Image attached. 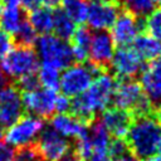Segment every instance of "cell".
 <instances>
[{"label":"cell","instance_id":"1","mask_svg":"<svg viewBox=\"0 0 161 161\" xmlns=\"http://www.w3.org/2000/svg\"><path fill=\"white\" fill-rule=\"evenodd\" d=\"M116 82L117 78L111 72H106L96 77L83 93L70 101L69 111H72V114L84 125L91 123L97 118V113L106 109L111 103Z\"/></svg>","mask_w":161,"mask_h":161},{"label":"cell","instance_id":"2","mask_svg":"<svg viewBox=\"0 0 161 161\" xmlns=\"http://www.w3.org/2000/svg\"><path fill=\"white\" fill-rule=\"evenodd\" d=\"M161 140V126L153 116L150 114L133 116L131 126L125 136V141L137 160H147L153 157Z\"/></svg>","mask_w":161,"mask_h":161},{"label":"cell","instance_id":"3","mask_svg":"<svg viewBox=\"0 0 161 161\" xmlns=\"http://www.w3.org/2000/svg\"><path fill=\"white\" fill-rule=\"evenodd\" d=\"M111 103L113 107L126 109L132 116L150 114L155 106L145 94L141 84L136 79H118L116 82Z\"/></svg>","mask_w":161,"mask_h":161},{"label":"cell","instance_id":"4","mask_svg":"<svg viewBox=\"0 0 161 161\" xmlns=\"http://www.w3.org/2000/svg\"><path fill=\"white\" fill-rule=\"evenodd\" d=\"M35 53L43 64L57 69H65L74 62L73 52L67 40L52 34H43L35 40Z\"/></svg>","mask_w":161,"mask_h":161},{"label":"cell","instance_id":"5","mask_svg":"<svg viewBox=\"0 0 161 161\" xmlns=\"http://www.w3.org/2000/svg\"><path fill=\"white\" fill-rule=\"evenodd\" d=\"M102 73L106 72L91 62H87L86 64H72L67 67L60 75L59 88L62 89L64 96L77 97L83 93L91 86L93 79Z\"/></svg>","mask_w":161,"mask_h":161},{"label":"cell","instance_id":"6","mask_svg":"<svg viewBox=\"0 0 161 161\" xmlns=\"http://www.w3.org/2000/svg\"><path fill=\"white\" fill-rule=\"evenodd\" d=\"M0 67L6 77L16 80L26 74L38 72V55L33 47H15L3 57Z\"/></svg>","mask_w":161,"mask_h":161},{"label":"cell","instance_id":"7","mask_svg":"<svg viewBox=\"0 0 161 161\" xmlns=\"http://www.w3.org/2000/svg\"><path fill=\"white\" fill-rule=\"evenodd\" d=\"M44 127L43 118L24 113L16 122L8 127L4 132V140L6 143L14 147H21L34 143Z\"/></svg>","mask_w":161,"mask_h":161},{"label":"cell","instance_id":"8","mask_svg":"<svg viewBox=\"0 0 161 161\" xmlns=\"http://www.w3.org/2000/svg\"><path fill=\"white\" fill-rule=\"evenodd\" d=\"M21 102L25 113L39 118H50L55 112L57 92L47 88H36L29 92H21Z\"/></svg>","mask_w":161,"mask_h":161},{"label":"cell","instance_id":"9","mask_svg":"<svg viewBox=\"0 0 161 161\" xmlns=\"http://www.w3.org/2000/svg\"><path fill=\"white\" fill-rule=\"evenodd\" d=\"M142 62L143 60L138 57L133 48L119 47L113 53L109 70H112V74L118 79H135L143 69L145 64Z\"/></svg>","mask_w":161,"mask_h":161},{"label":"cell","instance_id":"10","mask_svg":"<svg viewBox=\"0 0 161 161\" xmlns=\"http://www.w3.org/2000/svg\"><path fill=\"white\" fill-rule=\"evenodd\" d=\"M35 146L44 161H58L70 148L67 137L62 136L52 126L43 127L35 141Z\"/></svg>","mask_w":161,"mask_h":161},{"label":"cell","instance_id":"11","mask_svg":"<svg viewBox=\"0 0 161 161\" xmlns=\"http://www.w3.org/2000/svg\"><path fill=\"white\" fill-rule=\"evenodd\" d=\"M111 28V35L114 44L119 47H127L135 40L140 31H143V18L136 16L135 14L123 10L118 13Z\"/></svg>","mask_w":161,"mask_h":161},{"label":"cell","instance_id":"12","mask_svg":"<svg viewBox=\"0 0 161 161\" xmlns=\"http://www.w3.org/2000/svg\"><path fill=\"white\" fill-rule=\"evenodd\" d=\"M119 11V4L116 0H92L88 4L86 20L93 30H107L113 25Z\"/></svg>","mask_w":161,"mask_h":161},{"label":"cell","instance_id":"13","mask_svg":"<svg viewBox=\"0 0 161 161\" xmlns=\"http://www.w3.org/2000/svg\"><path fill=\"white\" fill-rule=\"evenodd\" d=\"M25 113L21 96L14 83H8L0 88V125L10 127Z\"/></svg>","mask_w":161,"mask_h":161},{"label":"cell","instance_id":"14","mask_svg":"<svg viewBox=\"0 0 161 161\" xmlns=\"http://www.w3.org/2000/svg\"><path fill=\"white\" fill-rule=\"evenodd\" d=\"M113 53H114V42L109 31L96 30L94 33H92V39L88 50V57H89L88 62L99 67L104 72H111L109 64Z\"/></svg>","mask_w":161,"mask_h":161},{"label":"cell","instance_id":"15","mask_svg":"<svg viewBox=\"0 0 161 161\" xmlns=\"http://www.w3.org/2000/svg\"><path fill=\"white\" fill-rule=\"evenodd\" d=\"M140 77V84L151 103L155 107L161 104V58L143 65Z\"/></svg>","mask_w":161,"mask_h":161},{"label":"cell","instance_id":"16","mask_svg":"<svg viewBox=\"0 0 161 161\" xmlns=\"http://www.w3.org/2000/svg\"><path fill=\"white\" fill-rule=\"evenodd\" d=\"M101 117H102L101 121L104 125L108 133L118 138H125L131 126V122L133 119V116L131 112L122 108L113 107V106L111 108L103 109Z\"/></svg>","mask_w":161,"mask_h":161},{"label":"cell","instance_id":"17","mask_svg":"<svg viewBox=\"0 0 161 161\" xmlns=\"http://www.w3.org/2000/svg\"><path fill=\"white\" fill-rule=\"evenodd\" d=\"M50 126L62 136L69 138L73 137L75 140L86 133V127H87V125H84L77 117L68 113H58L55 116H52Z\"/></svg>","mask_w":161,"mask_h":161},{"label":"cell","instance_id":"18","mask_svg":"<svg viewBox=\"0 0 161 161\" xmlns=\"http://www.w3.org/2000/svg\"><path fill=\"white\" fill-rule=\"evenodd\" d=\"M83 137L89 143L92 153L98 151H107V146L111 140L108 131L106 130L104 125L99 118H94L91 123L87 125L86 133L83 135Z\"/></svg>","mask_w":161,"mask_h":161},{"label":"cell","instance_id":"19","mask_svg":"<svg viewBox=\"0 0 161 161\" xmlns=\"http://www.w3.org/2000/svg\"><path fill=\"white\" fill-rule=\"evenodd\" d=\"M133 43V50L138 54L142 60L152 62L161 58V42L152 38L148 34H138Z\"/></svg>","mask_w":161,"mask_h":161},{"label":"cell","instance_id":"20","mask_svg":"<svg viewBox=\"0 0 161 161\" xmlns=\"http://www.w3.org/2000/svg\"><path fill=\"white\" fill-rule=\"evenodd\" d=\"M91 39H92V31L89 28H87L84 25L75 28L73 35L69 39L74 60H78V62H86L87 60Z\"/></svg>","mask_w":161,"mask_h":161},{"label":"cell","instance_id":"21","mask_svg":"<svg viewBox=\"0 0 161 161\" xmlns=\"http://www.w3.org/2000/svg\"><path fill=\"white\" fill-rule=\"evenodd\" d=\"M26 19L36 33L49 34L53 30V10L47 6H38L26 13Z\"/></svg>","mask_w":161,"mask_h":161},{"label":"cell","instance_id":"22","mask_svg":"<svg viewBox=\"0 0 161 161\" xmlns=\"http://www.w3.org/2000/svg\"><path fill=\"white\" fill-rule=\"evenodd\" d=\"M25 16L21 14V9L19 4H6L3 5L0 10V28L8 31L9 34H13L20 23L24 20Z\"/></svg>","mask_w":161,"mask_h":161},{"label":"cell","instance_id":"23","mask_svg":"<svg viewBox=\"0 0 161 161\" xmlns=\"http://www.w3.org/2000/svg\"><path fill=\"white\" fill-rule=\"evenodd\" d=\"M53 30L58 38L69 40L75 30V23L62 9H55L53 11Z\"/></svg>","mask_w":161,"mask_h":161},{"label":"cell","instance_id":"24","mask_svg":"<svg viewBox=\"0 0 161 161\" xmlns=\"http://www.w3.org/2000/svg\"><path fill=\"white\" fill-rule=\"evenodd\" d=\"M62 10L75 23L82 24L87 19L88 3L87 0H62Z\"/></svg>","mask_w":161,"mask_h":161},{"label":"cell","instance_id":"25","mask_svg":"<svg viewBox=\"0 0 161 161\" xmlns=\"http://www.w3.org/2000/svg\"><path fill=\"white\" fill-rule=\"evenodd\" d=\"M14 47H33L36 40V31L33 29L26 18L20 23L18 29L11 34Z\"/></svg>","mask_w":161,"mask_h":161},{"label":"cell","instance_id":"26","mask_svg":"<svg viewBox=\"0 0 161 161\" xmlns=\"http://www.w3.org/2000/svg\"><path fill=\"white\" fill-rule=\"evenodd\" d=\"M38 70H39V75H38L39 83L44 88L57 92V89H59V82H60L59 70L47 64H43Z\"/></svg>","mask_w":161,"mask_h":161},{"label":"cell","instance_id":"27","mask_svg":"<svg viewBox=\"0 0 161 161\" xmlns=\"http://www.w3.org/2000/svg\"><path fill=\"white\" fill-rule=\"evenodd\" d=\"M143 31L161 42V6L153 9L143 19Z\"/></svg>","mask_w":161,"mask_h":161},{"label":"cell","instance_id":"28","mask_svg":"<svg viewBox=\"0 0 161 161\" xmlns=\"http://www.w3.org/2000/svg\"><path fill=\"white\" fill-rule=\"evenodd\" d=\"M119 4L125 8V10L141 18L146 16L155 9L153 0H119Z\"/></svg>","mask_w":161,"mask_h":161},{"label":"cell","instance_id":"29","mask_svg":"<svg viewBox=\"0 0 161 161\" xmlns=\"http://www.w3.org/2000/svg\"><path fill=\"white\" fill-rule=\"evenodd\" d=\"M13 161H44V160L40 156L34 142L26 146L16 147L13 155Z\"/></svg>","mask_w":161,"mask_h":161},{"label":"cell","instance_id":"30","mask_svg":"<svg viewBox=\"0 0 161 161\" xmlns=\"http://www.w3.org/2000/svg\"><path fill=\"white\" fill-rule=\"evenodd\" d=\"M107 153L109 155V157L112 160H117V158L130 153V150L127 147L125 138H118V137L111 138L108 142V146H107Z\"/></svg>","mask_w":161,"mask_h":161},{"label":"cell","instance_id":"31","mask_svg":"<svg viewBox=\"0 0 161 161\" xmlns=\"http://www.w3.org/2000/svg\"><path fill=\"white\" fill-rule=\"evenodd\" d=\"M14 86L19 89V92H29V91H34L36 88H39V79L38 75L34 74H26L16 80L13 82Z\"/></svg>","mask_w":161,"mask_h":161},{"label":"cell","instance_id":"32","mask_svg":"<svg viewBox=\"0 0 161 161\" xmlns=\"http://www.w3.org/2000/svg\"><path fill=\"white\" fill-rule=\"evenodd\" d=\"M14 47L13 36L8 31L0 28V58H3L6 53H9Z\"/></svg>","mask_w":161,"mask_h":161},{"label":"cell","instance_id":"33","mask_svg":"<svg viewBox=\"0 0 161 161\" xmlns=\"http://www.w3.org/2000/svg\"><path fill=\"white\" fill-rule=\"evenodd\" d=\"M70 109V99L69 97L62 94L57 96L55 98V112L58 113H67Z\"/></svg>","mask_w":161,"mask_h":161},{"label":"cell","instance_id":"34","mask_svg":"<svg viewBox=\"0 0 161 161\" xmlns=\"http://www.w3.org/2000/svg\"><path fill=\"white\" fill-rule=\"evenodd\" d=\"M14 150L0 141V161H13Z\"/></svg>","mask_w":161,"mask_h":161},{"label":"cell","instance_id":"35","mask_svg":"<svg viewBox=\"0 0 161 161\" xmlns=\"http://www.w3.org/2000/svg\"><path fill=\"white\" fill-rule=\"evenodd\" d=\"M18 1L21 5V9L25 13L30 11L31 9H35V8L40 6V4H42V0H18Z\"/></svg>","mask_w":161,"mask_h":161},{"label":"cell","instance_id":"36","mask_svg":"<svg viewBox=\"0 0 161 161\" xmlns=\"http://www.w3.org/2000/svg\"><path fill=\"white\" fill-rule=\"evenodd\" d=\"M86 161H112V158L109 157L107 151H98L93 152Z\"/></svg>","mask_w":161,"mask_h":161},{"label":"cell","instance_id":"37","mask_svg":"<svg viewBox=\"0 0 161 161\" xmlns=\"http://www.w3.org/2000/svg\"><path fill=\"white\" fill-rule=\"evenodd\" d=\"M58 161H83V160H82L80 156L75 152L74 148H69Z\"/></svg>","mask_w":161,"mask_h":161},{"label":"cell","instance_id":"38","mask_svg":"<svg viewBox=\"0 0 161 161\" xmlns=\"http://www.w3.org/2000/svg\"><path fill=\"white\" fill-rule=\"evenodd\" d=\"M62 0H42V4H44V6L47 8H57L60 4Z\"/></svg>","mask_w":161,"mask_h":161},{"label":"cell","instance_id":"39","mask_svg":"<svg viewBox=\"0 0 161 161\" xmlns=\"http://www.w3.org/2000/svg\"><path fill=\"white\" fill-rule=\"evenodd\" d=\"M153 116H155V118L157 119V122L161 126V104H158V106H156L153 108Z\"/></svg>","mask_w":161,"mask_h":161},{"label":"cell","instance_id":"40","mask_svg":"<svg viewBox=\"0 0 161 161\" xmlns=\"http://www.w3.org/2000/svg\"><path fill=\"white\" fill-rule=\"evenodd\" d=\"M114 161H140V160H137L133 155L127 153V155H125V156H122V157H119V158H117Z\"/></svg>","mask_w":161,"mask_h":161},{"label":"cell","instance_id":"41","mask_svg":"<svg viewBox=\"0 0 161 161\" xmlns=\"http://www.w3.org/2000/svg\"><path fill=\"white\" fill-rule=\"evenodd\" d=\"M8 83H9V79H8V77L5 75V73L3 72V69H1V67H0V88L4 87V86L8 84Z\"/></svg>","mask_w":161,"mask_h":161},{"label":"cell","instance_id":"42","mask_svg":"<svg viewBox=\"0 0 161 161\" xmlns=\"http://www.w3.org/2000/svg\"><path fill=\"white\" fill-rule=\"evenodd\" d=\"M1 3L4 5H6V4H19L18 0H1Z\"/></svg>","mask_w":161,"mask_h":161},{"label":"cell","instance_id":"43","mask_svg":"<svg viewBox=\"0 0 161 161\" xmlns=\"http://www.w3.org/2000/svg\"><path fill=\"white\" fill-rule=\"evenodd\" d=\"M156 153H157V156H158V160L161 161V140H160V142H158V146H157Z\"/></svg>","mask_w":161,"mask_h":161},{"label":"cell","instance_id":"44","mask_svg":"<svg viewBox=\"0 0 161 161\" xmlns=\"http://www.w3.org/2000/svg\"><path fill=\"white\" fill-rule=\"evenodd\" d=\"M5 130H6V128H5V127H3V126L0 125V141H1V140H3V137H4V132H5Z\"/></svg>","mask_w":161,"mask_h":161},{"label":"cell","instance_id":"45","mask_svg":"<svg viewBox=\"0 0 161 161\" xmlns=\"http://www.w3.org/2000/svg\"><path fill=\"white\" fill-rule=\"evenodd\" d=\"M143 161H160V160H158V158H155V157H150V158L143 160Z\"/></svg>","mask_w":161,"mask_h":161},{"label":"cell","instance_id":"46","mask_svg":"<svg viewBox=\"0 0 161 161\" xmlns=\"http://www.w3.org/2000/svg\"><path fill=\"white\" fill-rule=\"evenodd\" d=\"M153 1H155V3H157V4H160V5H161V0H153Z\"/></svg>","mask_w":161,"mask_h":161},{"label":"cell","instance_id":"47","mask_svg":"<svg viewBox=\"0 0 161 161\" xmlns=\"http://www.w3.org/2000/svg\"><path fill=\"white\" fill-rule=\"evenodd\" d=\"M3 5H4V4H3V3H1V0H0V10H1V8H3Z\"/></svg>","mask_w":161,"mask_h":161}]
</instances>
